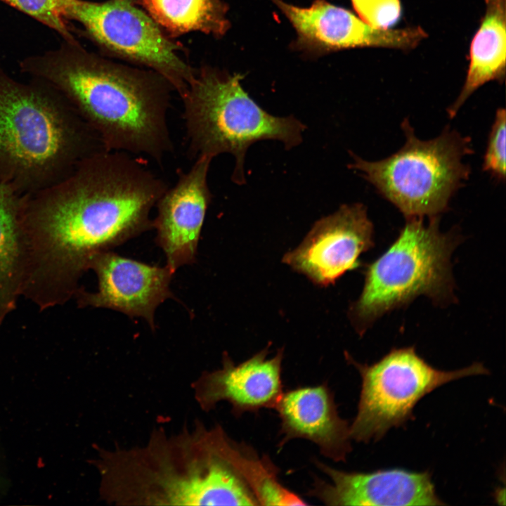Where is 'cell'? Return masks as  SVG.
Segmentation results:
<instances>
[{
  "label": "cell",
  "instance_id": "obj_18",
  "mask_svg": "<svg viewBox=\"0 0 506 506\" xmlns=\"http://www.w3.org/2000/svg\"><path fill=\"white\" fill-rule=\"evenodd\" d=\"M20 197L0 181V325L22 292Z\"/></svg>",
  "mask_w": 506,
  "mask_h": 506
},
{
  "label": "cell",
  "instance_id": "obj_5",
  "mask_svg": "<svg viewBox=\"0 0 506 506\" xmlns=\"http://www.w3.org/2000/svg\"><path fill=\"white\" fill-rule=\"evenodd\" d=\"M243 78L239 73L202 67L181 98L190 159L233 155L231 179L239 185L245 182V157L252 143L278 140L290 149L301 143L305 129L292 115L275 117L263 110L242 87Z\"/></svg>",
  "mask_w": 506,
  "mask_h": 506
},
{
  "label": "cell",
  "instance_id": "obj_3",
  "mask_svg": "<svg viewBox=\"0 0 506 506\" xmlns=\"http://www.w3.org/2000/svg\"><path fill=\"white\" fill-rule=\"evenodd\" d=\"M220 424L168 434L155 429L145 444L98 449L91 462L102 500L116 505H259L228 462Z\"/></svg>",
  "mask_w": 506,
  "mask_h": 506
},
{
  "label": "cell",
  "instance_id": "obj_19",
  "mask_svg": "<svg viewBox=\"0 0 506 506\" xmlns=\"http://www.w3.org/2000/svg\"><path fill=\"white\" fill-rule=\"evenodd\" d=\"M150 17L172 36L199 31L221 37L231 27L223 0H141Z\"/></svg>",
  "mask_w": 506,
  "mask_h": 506
},
{
  "label": "cell",
  "instance_id": "obj_4",
  "mask_svg": "<svg viewBox=\"0 0 506 506\" xmlns=\"http://www.w3.org/2000/svg\"><path fill=\"white\" fill-rule=\"evenodd\" d=\"M106 150L54 88L23 83L0 67V181L29 194L61 180L88 156Z\"/></svg>",
  "mask_w": 506,
  "mask_h": 506
},
{
  "label": "cell",
  "instance_id": "obj_12",
  "mask_svg": "<svg viewBox=\"0 0 506 506\" xmlns=\"http://www.w3.org/2000/svg\"><path fill=\"white\" fill-rule=\"evenodd\" d=\"M211 158L200 157L187 171H179L174 186L157 200L153 220L155 241L174 272L196 261L197 245L212 194L208 185Z\"/></svg>",
  "mask_w": 506,
  "mask_h": 506
},
{
  "label": "cell",
  "instance_id": "obj_22",
  "mask_svg": "<svg viewBox=\"0 0 506 506\" xmlns=\"http://www.w3.org/2000/svg\"><path fill=\"white\" fill-rule=\"evenodd\" d=\"M358 17L370 26L391 28L401 16L399 0H351Z\"/></svg>",
  "mask_w": 506,
  "mask_h": 506
},
{
  "label": "cell",
  "instance_id": "obj_20",
  "mask_svg": "<svg viewBox=\"0 0 506 506\" xmlns=\"http://www.w3.org/2000/svg\"><path fill=\"white\" fill-rule=\"evenodd\" d=\"M56 31L65 41H76L65 23L73 0H1Z\"/></svg>",
  "mask_w": 506,
  "mask_h": 506
},
{
  "label": "cell",
  "instance_id": "obj_8",
  "mask_svg": "<svg viewBox=\"0 0 506 506\" xmlns=\"http://www.w3.org/2000/svg\"><path fill=\"white\" fill-rule=\"evenodd\" d=\"M345 358L362 380L357 413L350 424L351 439L358 442L377 441L391 428L403 425L417 402L441 385L488 373L480 363L456 370H438L413 346L394 348L371 365L359 363L346 352Z\"/></svg>",
  "mask_w": 506,
  "mask_h": 506
},
{
  "label": "cell",
  "instance_id": "obj_6",
  "mask_svg": "<svg viewBox=\"0 0 506 506\" xmlns=\"http://www.w3.org/2000/svg\"><path fill=\"white\" fill-rule=\"evenodd\" d=\"M460 239L455 231H439L438 216L428 224L423 218L407 219L394 242L364 271L362 292L348 313L358 335L419 296L439 304L453 300L450 258Z\"/></svg>",
  "mask_w": 506,
  "mask_h": 506
},
{
  "label": "cell",
  "instance_id": "obj_15",
  "mask_svg": "<svg viewBox=\"0 0 506 506\" xmlns=\"http://www.w3.org/2000/svg\"><path fill=\"white\" fill-rule=\"evenodd\" d=\"M268 350L267 346L238 364L224 353L221 368L203 372L193 384L200 408L209 412L218 403L226 401L235 417L263 408L274 409L284 391L283 349L271 358H268Z\"/></svg>",
  "mask_w": 506,
  "mask_h": 506
},
{
  "label": "cell",
  "instance_id": "obj_14",
  "mask_svg": "<svg viewBox=\"0 0 506 506\" xmlns=\"http://www.w3.org/2000/svg\"><path fill=\"white\" fill-rule=\"evenodd\" d=\"M90 268L98 278V291L76 293L82 306L106 308L128 316L141 317L155 329V311L174 298L170 283L174 273L167 266H152L108 251L98 255Z\"/></svg>",
  "mask_w": 506,
  "mask_h": 506
},
{
  "label": "cell",
  "instance_id": "obj_11",
  "mask_svg": "<svg viewBox=\"0 0 506 506\" xmlns=\"http://www.w3.org/2000/svg\"><path fill=\"white\" fill-rule=\"evenodd\" d=\"M374 245V227L361 203L342 205L317 221L283 262L315 285L326 287L360 266L361 255Z\"/></svg>",
  "mask_w": 506,
  "mask_h": 506
},
{
  "label": "cell",
  "instance_id": "obj_13",
  "mask_svg": "<svg viewBox=\"0 0 506 506\" xmlns=\"http://www.w3.org/2000/svg\"><path fill=\"white\" fill-rule=\"evenodd\" d=\"M316 467L328 481L313 479L308 495L327 505H443L428 472L404 469L369 473L337 469L318 460Z\"/></svg>",
  "mask_w": 506,
  "mask_h": 506
},
{
  "label": "cell",
  "instance_id": "obj_16",
  "mask_svg": "<svg viewBox=\"0 0 506 506\" xmlns=\"http://www.w3.org/2000/svg\"><path fill=\"white\" fill-rule=\"evenodd\" d=\"M274 409L280 422L279 449L292 439H302L315 443L334 462L346 460L352 450L350 424L339 415L327 383L284 391Z\"/></svg>",
  "mask_w": 506,
  "mask_h": 506
},
{
  "label": "cell",
  "instance_id": "obj_10",
  "mask_svg": "<svg viewBox=\"0 0 506 506\" xmlns=\"http://www.w3.org/2000/svg\"><path fill=\"white\" fill-rule=\"evenodd\" d=\"M284 14L296 32V50L318 56L357 47H381L410 50L427 37L420 27L379 29L365 22L350 11L326 0H314L299 7L283 0H271Z\"/></svg>",
  "mask_w": 506,
  "mask_h": 506
},
{
  "label": "cell",
  "instance_id": "obj_21",
  "mask_svg": "<svg viewBox=\"0 0 506 506\" xmlns=\"http://www.w3.org/2000/svg\"><path fill=\"white\" fill-rule=\"evenodd\" d=\"M505 110L496 111L484 157L483 169L499 180L505 179Z\"/></svg>",
  "mask_w": 506,
  "mask_h": 506
},
{
  "label": "cell",
  "instance_id": "obj_9",
  "mask_svg": "<svg viewBox=\"0 0 506 506\" xmlns=\"http://www.w3.org/2000/svg\"><path fill=\"white\" fill-rule=\"evenodd\" d=\"M65 18L79 22L101 47L153 70L182 98L197 70L179 55V44L168 39L150 17L128 0H73Z\"/></svg>",
  "mask_w": 506,
  "mask_h": 506
},
{
  "label": "cell",
  "instance_id": "obj_17",
  "mask_svg": "<svg viewBox=\"0 0 506 506\" xmlns=\"http://www.w3.org/2000/svg\"><path fill=\"white\" fill-rule=\"evenodd\" d=\"M486 12L470 46V63L462 91L448 109L455 116L465 100L488 82L505 77L506 0H485Z\"/></svg>",
  "mask_w": 506,
  "mask_h": 506
},
{
  "label": "cell",
  "instance_id": "obj_7",
  "mask_svg": "<svg viewBox=\"0 0 506 506\" xmlns=\"http://www.w3.org/2000/svg\"><path fill=\"white\" fill-rule=\"evenodd\" d=\"M401 126L406 141L398 152L377 162L352 154L349 167L360 171L406 219L437 216L468 178L469 169L462 160L472 152L470 140L446 129L434 139L422 141L407 119Z\"/></svg>",
  "mask_w": 506,
  "mask_h": 506
},
{
  "label": "cell",
  "instance_id": "obj_2",
  "mask_svg": "<svg viewBox=\"0 0 506 506\" xmlns=\"http://www.w3.org/2000/svg\"><path fill=\"white\" fill-rule=\"evenodd\" d=\"M21 70L58 91L92 128L107 150L162 164L174 152L168 112L171 85L156 72L105 60L65 41L30 56Z\"/></svg>",
  "mask_w": 506,
  "mask_h": 506
},
{
  "label": "cell",
  "instance_id": "obj_1",
  "mask_svg": "<svg viewBox=\"0 0 506 506\" xmlns=\"http://www.w3.org/2000/svg\"><path fill=\"white\" fill-rule=\"evenodd\" d=\"M168 187L142 157L102 150L61 180L21 195L31 276L53 291L74 292L98 255L153 228L150 212Z\"/></svg>",
  "mask_w": 506,
  "mask_h": 506
}]
</instances>
